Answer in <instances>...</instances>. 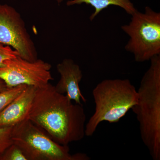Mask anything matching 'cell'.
<instances>
[{
	"instance_id": "8",
	"label": "cell",
	"mask_w": 160,
	"mask_h": 160,
	"mask_svg": "<svg viewBox=\"0 0 160 160\" xmlns=\"http://www.w3.org/2000/svg\"><path fill=\"white\" fill-rule=\"evenodd\" d=\"M57 69L60 79L54 86L56 90L62 94H66L76 104L82 105L81 100L86 103V99L80 88L79 84L83 77L80 66L71 59L66 58L57 65Z\"/></svg>"
},
{
	"instance_id": "15",
	"label": "cell",
	"mask_w": 160,
	"mask_h": 160,
	"mask_svg": "<svg viewBox=\"0 0 160 160\" xmlns=\"http://www.w3.org/2000/svg\"><path fill=\"white\" fill-rule=\"evenodd\" d=\"M8 88L6 83L2 79L0 78V92L6 90Z\"/></svg>"
},
{
	"instance_id": "11",
	"label": "cell",
	"mask_w": 160,
	"mask_h": 160,
	"mask_svg": "<svg viewBox=\"0 0 160 160\" xmlns=\"http://www.w3.org/2000/svg\"><path fill=\"white\" fill-rule=\"evenodd\" d=\"M27 86L18 85L12 88H8L6 90L0 92V113L17 97Z\"/></svg>"
},
{
	"instance_id": "7",
	"label": "cell",
	"mask_w": 160,
	"mask_h": 160,
	"mask_svg": "<svg viewBox=\"0 0 160 160\" xmlns=\"http://www.w3.org/2000/svg\"><path fill=\"white\" fill-rule=\"evenodd\" d=\"M51 64L38 59L30 62L20 56L7 60L0 65V78L8 88L20 85L42 87L53 79Z\"/></svg>"
},
{
	"instance_id": "9",
	"label": "cell",
	"mask_w": 160,
	"mask_h": 160,
	"mask_svg": "<svg viewBox=\"0 0 160 160\" xmlns=\"http://www.w3.org/2000/svg\"><path fill=\"white\" fill-rule=\"evenodd\" d=\"M36 89L34 86H27L0 113V128L13 127L27 119Z\"/></svg>"
},
{
	"instance_id": "13",
	"label": "cell",
	"mask_w": 160,
	"mask_h": 160,
	"mask_svg": "<svg viewBox=\"0 0 160 160\" xmlns=\"http://www.w3.org/2000/svg\"><path fill=\"white\" fill-rule=\"evenodd\" d=\"M12 127L0 128V156L13 144L12 139Z\"/></svg>"
},
{
	"instance_id": "4",
	"label": "cell",
	"mask_w": 160,
	"mask_h": 160,
	"mask_svg": "<svg viewBox=\"0 0 160 160\" xmlns=\"http://www.w3.org/2000/svg\"><path fill=\"white\" fill-rule=\"evenodd\" d=\"M12 139L27 160H89L87 154H71L69 146L60 145L43 129L26 119L12 127Z\"/></svg>"
},
{
	"instance_id": "16",
	"label": "cell",
	"mask_w": 160,
	"mask_h": 160,
	"mask_svg": "<svg viewBox=\"0 0 160 160\" xmlns=\"http://www.w3.org/2000/svg\"><path fill=\"white\" fill-rule=\"evenodd\" d=\"M54 1H55V2H57L58 3V4H60V3L62 2L64 0H54Z\"/></svg>"
},
{
	"instance_id": "1",
	"label": "cell",
	"mask_w": 160,
	"mask_h": 160,
	"mask_svg": "<svg viewBox=\"0 0 160 160\" xmlns=\"http://www.w3.org/2000/svg\"><path fill=\"white\" fill-rule=\"evenodd\" d=\"M27 119L63 146L81 141L86 136V114L82 105L73 104L50 83L36 88Z\"/></svg>"
},
{
	"instance_id": "6",
	"label": "cell",
	"mask_w": 160,
	"mask_h": 160,
	"mask_svg": "<svg viewBox=\"0 0 160 160\" xmlns=\"http://www.w3.org/2000/svg\"><path fill=\"white\" fill-rule=\"evenodd\" d=\"M0 43L11 46L24 59H38L36 47L24 20L16 9L7 4H0Z\"/></svg>"
},
{
	"instance_id": "12",
	"label": "cell",
	"mask_w": 160,
	"mask_h": 160,
	"mask_svg": "<svg viewBox=\"0 0 160 160\" xmlns=\"http://www.w3.org/2000/svg\"><path fill=\"white\" fill-rule=\"evenodd\" d=\"M0 160H27L21 149L13 144L0 156Z\"/></svg>"
},
{
	"instance_id": "2",
	"label": "cell",
	"mask_w": 160,
	"mask_h": 160,
	"mask_svg": "<svg viewBox=\"0 0 160 160\" xmlns=\"http://www.w3.org/2000/svg\"><path fill=\"white\" fill-rule=\"evenodd\" d=\"M131 109L139 122L141 138L153 160H160V55L150 60Z\"/></svg>"
},
{
	"instance_id": "3",
	"label": "cell",
	"mask_w": 160,
	"mask_h": 160,
	"mask_svg": "<svg viewBox=\"0 0 160 160\" xmlns=\"http://www.w3.org/2000/svg\"><path fill=\"white\" fill-rule=\"evenodd\" d=\"M95 108L86 125L85 134L91 137L103 122L117 123L137 103V90L128 79H105L92 90Z\"/></svg>"
},
{
	"instance_id": "14",
	"label": "cell",
	"mask_w": 160,
	"mask_h": 160,
	"mask_svg": "<svg viewBox=\"0 0 160 160\" xmlns=\"http://www.w3.org/2000/svg\"><path fill=\"white\" fill-rule=\"evenodd\" d=\"M20 56L16 50L11 48V46L0 43V65L7 60L14 58Z\"/></svg>"
},
{
	"instance_id": "10",
	"label": "cell",
	"mask_w": 160,
	"mask_h": 160,
	"mask_svg": "<svg viewBox=\"0 0 160 160\" xmlns=\"http://www.w3.org/2000/svg\"><path fill=\"white\" fill-rule=\"evenodd\" d=\"M82 4L90 5L94 8V12L90 15V21L94 19L101 12L110 6H118L131 15L137 10L130 0H70L66 3L68 6Z\"/></svg>"
},
{
	"instance_id": "5",
	"label": "cell",
	"mask_w": 160,
	"mask_h": 160,
	"mask_svg": "<svg viewBox=\"0 0 160 160\" xmlns=\"http://www.w3.org/2000/svg\"><path fill=\"white\" fill-rule=\"evenodd\" d=\"M130 22L121 26L129 36L125 46L137 62L150 61L160 55V13L146 6L145 12L137 10Z\"/></svg>"
}]
</instances>
